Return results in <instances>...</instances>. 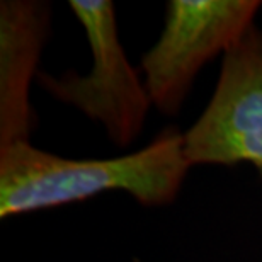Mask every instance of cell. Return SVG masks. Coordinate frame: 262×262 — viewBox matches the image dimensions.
<instances>
[{"label":"cell","mask_w":262,"mask_h":262,"mask_svg":"<svg viewBox=\"0 0 262 262\" xmlns=\"http://www.w3.org/2000/svg\"><path fill=\"white\" fill-rule=\"evenodd\" d=\"M260 9V0L167 2L164 29L138 67L157 111L176 116L203 68L254 28Z\"/></svg>","instance_id":"3"},{"label":"cell","mask_w":262,"mask_h":262,"mask_svg":"<svg viewBox=\"0 0 262 262\" xmlns=\"http://www.w3.org/2000/svg\"><path fill=\"white\" fill-rule=\"evenodd\" d=\"M192 169L184 135L167 126L140 150L111 159H70L31 141L0 146V218L126 192L141 206L176 201Z\"/></svg>","instance_id":"1"},{"label":"cell","mask_w":262,"mask_h":262,"mask_svg":"<svg viewBox=\"0 0 262 262\" xmlns=\"http://www.w3.org/2000/svg\"><path fill=\"white\" fill-rule=\"evenodd\" d=\"M91 50L87 73L39 72L38 83L55 101L75 107L101 124L119 148L138 140L154 107L140 68L129 63L119 38L116 7L111 0H70Z\"/></svg>","instance_id":"2"},{"label":"cell","mask_w":262,"mask_h":262,"mask_svg":"<svg viewBox=\"0 0 262 262\" xmlns=\"http://www.w3.org/2000/svg\"><path fill=\"white\" fill-rule=\"evenodd\" d=\"M184 135L191 167L249 164L262 176V29L254 26L222 58L206 107Z\"/></svg>","instance_id":"4"},{"label":"cell","mask_w":262,"mask_h":262,"mask_svg":"<svg viewBox=\"0 0 262 262\" xmlns=\"http://www.w3.org/2000/svg\"><path fill=\"white\" fill-rule=\"evenodd\" d=\"M51 33V5L43 0L0 2V146L31 141L36 111L31 89Z\"/></svg>","instance_id":"5"}]
</instances>
